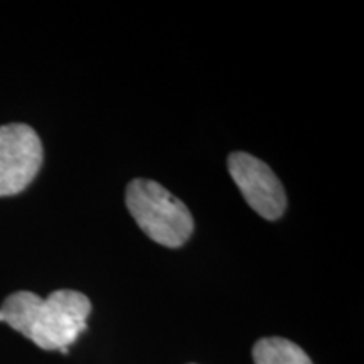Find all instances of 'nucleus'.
<instances>
[{
    "label": "nucleus",
    "instance_id": "nucleus-3",
    "mask_svg": "<svg viewBox=\"0 0 364 364\" xmlns=\"http://www.w3.org/2000/svg\"><path fill=\"white\" fill-rule=\"evenodd\" d=\"M43 161V144L33 127H0V198L22 193L36 179Z\"/></svg>",
    "mask_w": 364,
    "mask_h": 364
},
{
    "label": "nucleus",
    "instance_id": "nucleus-1",
    "mask_svg": "<svg viewBox=\"0 0 364 364\" xmlns=\"http://www.w3.org/2000/svg\"><path fill=\"white\" fill-rule=\"evenodd\" d=\"M91 302L78 290H54L48 299L21 290L4 300L0 322H6L44 351L68 354L86 331Z\"/></svg>",
    "mask_w": 364,
    "mask_h": 364
},
{
    "label": "nucleus",
    "instance_id": "nucleus-2",
    "mask_svg": "<svg viewBox=\"0 0 364 364\" xmlns=\"http://www.w3.org/2000/svg\"><path fill=\"white\" fill-rule=\"evenodd\" d=\"M125 204L136 226L162 247L179 248L193 235L194 220L188 206L156 181H132Z\"/></svg>",
    "mask_w": 364,
    "mask_h": 364
},
{
    "label": "nucleus",
    "instance_id": "nucleus-4",
    "mask_svg": "<svg viewBox=\"0 0 364 364\" xmlns=\"http://www.w3.org/2000/svg\"><path fill=\"white\" fill-rule=\"evenodd\" d=\"M228 171L248 206L268 221H275L287 209V194L279 177L260 159L247 152L228 157Z\"/></svg>",
    "mask_w": 364,
    "mask_h": 364
},
{
    "label": "nucleus",
    "instance_id": "nucleus-5",
    "mask_svg": "<svg viewBox=\"0 0 364 364\" xmlns=\"http://www.w3.org/2000/svg\"><path fill=\"white\" fill-rule=\"evenodd\" d=\"M255 364H312L300 346L284 338H265L253 346Z\"/></svg>",
    "mask_w": 364,
    "mask_h": 364
}]
</instances>
